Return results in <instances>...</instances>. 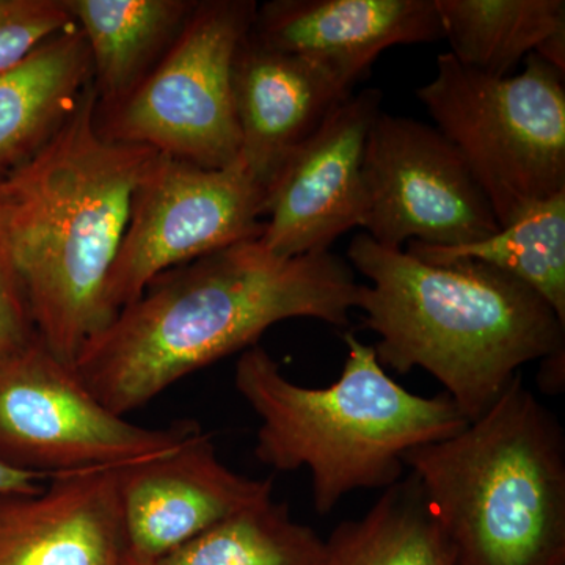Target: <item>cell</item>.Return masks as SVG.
Masks as SVG:
<instances>
[{
	"mask_svg": "<svg viewBox=\"0 0 565 565\" xmlns=\"http://www.w3.org/2000/svg\"><path fill=\"white\" fill-rule=\"evenodd\" d=\"M360 288L348 259L330 250L282 258L244 241L158 275L84 344L73 367L99 403L125 416L258 344L275 323L348 327Z\"/></svg>",
	"mask_w": 565,
	"mask_h": 565,
	"instance_id": "1",
	"label": "cell"
},
{
	"mask_svg": "<svg viewBox=\"0 0 565 565\" xmlns=\"http://www.w3.org/2000/svg\"><path fill=\"white\" fill-rule=\"evenodd\" d=\"M363 326L385 370L419 367L468 422L486 414L520 367L565 355V323L525 282L482 263L430 264L366 233L348 248Z\"/></svg>",
	"mask_w": 565,
	"mask_h": 565,
	"instance_id": "2",
	"label": "cell"
},
{
	"mask_svg": "<svg viewBox=\"0 0 565 565\" xmlns=\"http://www.w3.org/2000/svg\"><path fill=\"white\" fill-rule=\"evenodd\" d=\"M93 82L33 158L6 178L11 237L36 338L73 366L111 321L107 278L156 150L104 139Z\"/></svg>",
	"mask_w": 565,
	"mask_h": 565,
	"instance_id": "3",
	"label": "cell"
},
{
	"mask_svg": "<svg viewBox=\"0 0 565 565\" xmlns=\"http://www.w3.org/2000/svg\"><path fill=\"white\" fill-rule=\"evenodd\" d=\"M348 356L326 388L294 384L258 344L236 363L234 385L258 415L255 455L275 471L308 468L315 509L327 515L355 490L403 479L404 456L462 433L468 419L446 393L419 396L386 373L374 345L343 337Z\"/></svg>",
	"mask_w": 565,
	"mask_h": 565,
	"instance_id": "4",
	"label": "cell"
},
{
	"mask_svg": "<svg viewBox=\"0 0 565 565\" xmlns=\"http://www.w3.org/2000/svg\"><path fill=\"white\" fill-rule=\"evenodd\" d=\"M456 565H565V434L516 374L462 433L411 449Z\"/></svg>",
	"mask_w": 565,
	"mask_h": 565,
	"instance_id": "5",
	"label": "cell"
},
{
	"mask_svg": "<svg viewBox=\"0 0 565 565\" xmlns=\"http://www.w3.org/2000/svg\"><path fill=\"white\" fill-rule=\"evenodd\" d=\"M416 96L467 162L501 228L565 191L564 71L531 54L523 73L493 77L446 52Z\"/></svg>",
	"mask_w": 565,
	"mask_h": 565,
	"instance_id": "6",
	"label": "cell"
},
{
	"mask_svg": "<svg viewBox=\"0 0 565 565\" xmlns=\"http://www.w3.org/2000/svg\"><path fill=\"white\" fill-rule=\"evenodd\" d=\"M253 0H196L170 50L115 109L96 111L104 139L223 169L239 159L233 66L252 31Z\"/></svg>",
	"mask_w": 565,
	"mask_h": 565,
	"instance_id": "7",
	"label": "cell"
},
{
	"mask_svg": "<svg viewBox=\"0 0 565 565\" xmlns=\"http://www.w3.org/2000/svg\"><path fill=\"white\" fill-rule=\"evenodd\" d=\"M200 430L193 422L151 429L114 414L39 338L0 356L3 467L47 478L126 467L169 455Z\"/></svg>",
	"mask_w": 565,
	"mask_h": 565,
	"instance_id": "8",
	"label": "cell"
},
{
	"mask_svg": "<svg viewBox=\"0 0 565 565\" xmlns=\"http://www.w3.org/2000/svg\"><path fill=\"white\" fill-rule=\"evenodd\" d=\"M266 189L237 159L223 169L156 152L134 191L131 214L107 278L110 319L158 275L264 233Z\"/></svg>",
	"mask_w": 565,
	"mask_h": 565,
	"instance_id": "9",
	"label": "cell"
},
{
	"mask_svg": "<svg viewBox=\"0 0 565 565\" xmlns=\"http://www.w3.org/2000/svg\"><path fill=\"white\" fill-rule=\"evenodd\" d=\"M362 228L375 243L462 247L500 232L460 152L434 126L381 110L363 154Z\"/></svg>",
	"mask_w": 565,
	"mask_h": 565,
	"instance_id": "10",
	"label": "cell"
},
{
	"mask_svg": "<svg viewBox=\"0 0 565 565\" xmlns=\"http://www.w3.org/2000/svg\"><path fill=\"white\" fill-rule=\"evenodd\" d=\"M382 93L366 88L338 104L270 182L259 243L282 258L329 252L364 215L363 154Z\"/></svg>",
	"mask_w": 565,
	"mask_h": 565,
	"instance_id": "11",
	"label": "cell"
},
{
	"mask_svg": "<svg viewBox=\"0 0 565 565\" xmlns=\"http://www.w3.org/2000/svg\"><path fill=\"white\" fill-rule=\"evenodd\" d=\"M273 490V479L230 470L203 430L169 455L118 468L129 548L154 561L226 516L269 500Z\"/></svg>",
	"mask_w": 565,
	"mask_h": 565,
	"instance_id": "12",
	"label": "cell"
},
{
	"mask_svg": "<svg viewBox=\"0 0 565 565\" xmlns=\"http://www.w3.org/2000/svg\"><path fill=\"white\" fill-rule=\"evenodd\" d=\"M252 35L352 92L388 47L433 43L444 31L435 0H273L256 10Z\"/></svg>",
	"mask_w": 565,
	"mask_h": 565,
	"instance_id": "13",
	"label": "cell"
},
{
	"mask_svg": "<svg viewBox=\"0 0 565 565\" xmlns=\"http://www.w3.org/2000/svg\"><path fill=\"white\" fill-rule=\"evenodd\" d=\"M118 468L51 476L39 492L0 493V565H121L129 544Z\"/></svg>",
	"mask_w": 565,
	"mask_h": 565,
	"instance_id": "14",
	"label": "cell"
},
{
	"mask_svg": "<svg viewBox=\"0 0 565 565\" xmlns=\"http://www.w3.org/2000/svg\"><path fill=\"white\" fill-rule=\"evenodd\" d=\"M353 92L321 66L245 36L233 66L239 159L262 188Z\"/></svg>",
	"mask_w": 565,
	"mask_h": 565,
	"instance_id": "15",
	"label": "cell"
},
{
	"mask_svg": "<svg viewBox=\"0 0 565 565\" xmlns=\"http://www.w3.org/2000/svg\"><path fill=\"white\" fill-rule=\"evenodd\" d=\"M92 82L90 52L77 25L0 73V181L51 140Z\"/></svg>",
	"mask_w": 565,
	"mask_h": 565,
	"instance_id": "16",
	"label": "cell"
},
{
	"mask_svg": "<svg viewBox=\"0 0 565 565\" xmlns=\"http://www.w3.org/2000/svg\"><path fill=\"white\" fill-rule=\"evenodd\" d=\"M196 0H65L90 52L96 111L120 106L158 65Z\"/></svg>",
	"mask_w": 565,
	"mask_h": 565,
	"instance_id": "17",
	"label": "cell"
},
{
	"mask_svg": "<svg viewBox=\"0 0 565 565\" xmlns=\"http://www.w3.org/2000/svg\"><path fill=\"white\" fill-rule=\"evenodd\" d=\"M444 39L460 65L493 77L535 54L565 71L564 0H435Z\"/></svg>",
	"mask_w": 565,
	"mask_h": 565,
	"instance_id": "18",
	"label": "cell"
},
{
	"mask_svg": "<svg viewBox=\"0 0 565 565\" xmlns=\"http://www.w3.org/2000/svg\"><path fill=\"white\" fill-rule=\"evenodd\" d=\"M326 565H456L414 475L384 490L373 508L326 539Z\"/></svg>",
	"mask_w": 565,
	"mask_h": 565,
	"instance_id": "19",
	"label": "cell"
},
{
	"mask_svg": "<svg viewBox=\"0 0 565 565\" xmlns=\"http://www.w3.org/2000/svg\"><path fill=\"white\" fill-rule=\"evenodd\" d=\"M430 264L476 262L511 275L537 292L565 323V191L542 200L500 232L462 247L408 243Z\"/></svg>",
	"mask_w": 565,
	"mask_h": 565,
	"instance_id": "20",
	"label": "cell"
},
{
	"mask_svg": "<svg viewBox=\"0 0 565 565\" xmlns=\"http://www.w3.org/2000/svg\"><path fill=\"white\" fill-rule=\"evenodd\" d=\"M327 544L273 498L226 516L158 565H326Z\"/></svg>",
	"mask_w": 565,
	"mask_h": 565,
	"instance_id": "21",
	"label": "cell"
},
{
	"mask_svg": "<svg viewBox=\"0 0 565 565\" xmlns=\"http://www.w3.org/2000/svg\"><path fill=\"white\" fill-rule=\"evenodd\" d=\"M74 25L65 0H0V73Z\"/></svg>",
	"mask_w": 565,
	"mask_h": 565,
	"instance_id": "22",
	"label": "cell"
},
{
	"mask_svg": "<svg viewBox=\"0 0 565 565\" xmlns=\"http://www.w3.org/2000/svg\"><path fill=\"white\" fill-rule=\"evenodd\" d=\"M24 286H22L13 237L11 199L6 180L0 181V356L18 351L35 340Z\"/></svg>",
	"mask_w": 565,
	"mask_h": 565,
	"instance_id": "23",
	"label": "cell"
},
{
	"mask_svg": "<svg viewBox=\"0 0 565 565\" xmlns=\"http://www.w3.org/2000/svg\"><path fill=\"white\" fill-rule=\"evenodd\" d=\"M47 476L25 473L0 465V493H33L43 489Z\"/></svg>",
	"mask_w": 565,
	"mask_h": 565,
	"instance_id": "24",
	"label": "cell"
},
{
	"mask_svg": "<svg viewBox=\"0 0 565 565\" xmlns=\"http://www.w3.org/2000/svg\"><path fill=\"white\" fill-rule=\"evenodd\" d=\"M121 565H158V561L141 556L139 553L132 552V550L129 548L128 555L125 556Z\"/></svg>",
	"mask_w": 565,
	"mask_h": 565,
	"instance_id": "25",
	"label": "cell"
}]
</instances>
